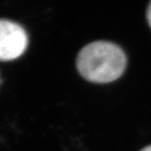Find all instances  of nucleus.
Returning a JSON list of instances; mask_svg holds the SVG:
<instances>
[{"mask_svg": "<svg viewBox=\"0 0 151 151\" xmlns=\"http://www.w3.org/2000/svg\"><path fill=\"white\" fill-rule=\"evenodd\" d=\"M147 19H148L150 26L151 27V2L148 6V9H147Z\"/></svg>", "mask_w": 151, "mask_h": 151, "instance_id": "3", "label": "nucleus"}, {"mask_svg": "<svg viewBox=\"0 0 151 151\" xmlns=\"http://www.w3.org/2000/svg\"><path fill=\"white\" fill-rule=\"evenodd\" d=\"M29 38L24 29L15 22L0 19V60H12L24 54Z\"/></svg>", "mask_w": 151, "mask_h": 151, "instance_id": "2", "label": "nucleus"}, {"mask_svg": "<svg viewBox=\"0 0 151 151\" xmlns=\"http://www.w3.org/2000/svg\"><path fill=\"white\" fill-rule=\"evenodd\" d=\"M127 58L119 45L108 41H94L80 50L76 66L85 79L96 83L117 80L124 73Z\"/></svg>", "mask_w": 151, "mask_h": 151, "instance_id": "1", "label": "nucleus"}, {"mask_svg": "<svg viewBox=\"0 0 151 151\" xmlns=\"http://www.w3.org/2000/svg\"><path fill=\"white\" fill-rule=\"evenodd\" d=\"M140 151H151V145L147 146L145 148H144L143 150H141Z\"/></svg>", "mask_w": 151, "mask_h": 151, "instance_id": "4", "label": "nucleus"}]
</instances>
